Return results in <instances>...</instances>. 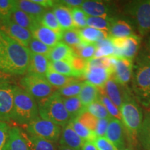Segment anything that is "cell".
Instances as JSON below:
<instances>
[{"instance_id": "cell-8", "label": "cell", "mask_w": 150, "mask_h": 150, "mask_svg": "<svg viewBox=\"0 0 150 150\" xmlns=\"http://www.w3.org/2000/svg\"><path fill=\"white\" fill-rule=\"evenodd\" d=\"M26 132L50 141H59L62 127L52 122L38 118L26 127Z\"/></svg>"}, {"instance_id": "cell-52", "label": "cell", "mask_w": 150, "mask_h": 150, "mask_svg": "<svg viewBox=\"0 0 150 150\" xmlns=\"http://www.w3.org/2000/svg\"><path fill=\"white\" fill-rule=\"evenodd\" d=\"M11 75L6 74V73L0 71V83L11 82Z\"/></svg>"}, {"instance_id": "cell-25", "label": "cell", "mask_w": 150, "mask_h": 150, "mask_svg": "<svg viewBox=\"0 0 150 150\" xmlns=\"http://www.w3.org/2000/svg\"><path fill=\"white\" fill-rule=\"evenodd\" d=\"M79 31L82 41L87 44H96L99 41L109 38L108 31L98 30L89 27L79 29Z\"/></svg>"}, {"instance_id": "cell-20", "label": "cell", "mask_w": 150, "mask_h": 150, "mask_svg": "<svg viewBox=\"0 0 150 150\" xmlns=\"http://www.w3.org/2000/svg\"><path fill=\"white\" fill-rule=\"evenodd\" d=\"M5 150H31L23 133L18 127H11Z\"/></svg>"}, {"instance_id": "cell-17", "label": "cell", "mask_w": 150, "mask_h": 150, "mask_svg": "<svg viewBox=\"0 0 150 150\" xmlns=\"http://www.w3.org/2000/svg\"><path fill=\"white\" fill-rule=\"evenodd\" d=\"M85 142L76 134L69 124L63 127L59 139L60 145L74 150H81Z\"/></svg>"}, {"instance_id": "cell-23", "label": "cell", "mask_w": 150, "mask_h": 150, "mask_svg": "<svg viewBox=\"0 0 150 150\" xmlns=\"http://www.w3.org/2000/svg\"><path fill=\"white\" fill-rule=\"evenodd\" d=\"M16 6L17 8L33 17L39 22V20L47 9L42 6L33 2L32 0H20L16 1Z\"/></svg>"}, {"instance_id": "cell-34", "label": "cell", "mask_w": 150, "mask_h": 150, "mask_svg": "<svg viewBox=\"0 0 150 150\" xmlns=\"http://www.w3.org/2000/svg\"><path fill=\"white\" fill-rule=\"evenodd\" d=\"M99 96L97 101H99V102H101L103 105H104V107L106 108V110H107L109 115L111 116L112 117L116 118V119L122 121L121 114L119 108L111 102V100H110L107 96H106V94L104 93V92L103 91L102 88H99Z\"/></svg>"}, {"instance_id": "cell-44", "label": "cell", "mask_w": 150, "mask_h": 150, "mask_svg": "<svg viewBox=\"0 0 150 150\" xmlns=\"http://www.w3.org/2000/svg\"><path fill=\"white\" fill-rule=\"evenodd\" d=\"M69 63H70L73 70L78 74L79 77L84 76L86 69H87V61L86 60L74 54L69 61Z\"/></svg>"}, {"instance_id": "cell-16", "label": "cell", "mask_w": 150, "mask_h": 150, "mask_svg": "<svg viewBox=\"0 0 150 150\" xmlns=\"http://www.w3.org/2000/svg\"><path fill=\"white\" fill-rule=\"evenodd\" d=\"M33 38L50 47H54L58 43L61 42L63 31H56L42 26L39 23L31 31Z\"/></svg>"}, {"instance_id": "cell-54", "label": "cell", "mask_w": 150, "mask_h": 150, "mask_svg": "<svg viewBox=\"0 0 150 150\" xmlns=\"http://www.w3.org/2000/svg\"><path fill=\"white\" fill-rule=\"evenodd\" d=\"M58 150H74V149H70V148L64 147V146L59 145V148H58Z\"/></svg>"}, {"instance_id": "cell-37", "label": "cell", "mask_w": 150, "mask_h": 150, "mask_svg": "<svg viewBox=\"0 0 150 150\" xmlns=\"http://www.w3.org/2000/svg\"><path fill=\"white\" fill-rule=\"evenodd\" d=\"M83 82H79L74 81L72 83L67 84V85L63 86L61 88L57 90V93L59 94L62 97H78L83 87Z\"/></svg>"}, {"instance_id": "cell-36", "label": "cell", "mask_w": 150, "mask_h": 150, "mask_svg": "<svg viewBox=\"0 0 150 150\" xmlns=\"http://www.w3.org/2000/svg\"><path fill=\"white\" fill-rule=\"evenodd\" d=\"M112 18L109 17H91L88 16L87 27L98 30L108 31L111 25Z\"/></svg>"}, {"instance_id": "cell-29", "label": "cell", "mask_w": 150, "mask_h": 150, "mask_svg": "<svg viewBox=\"0 0 150 150\" xmlns=\"http://www.w3.org/2000/svg\"><path fill=\"white\" fill-rule=\"evenodd\" d=\"M138 140L144 149L150 150V110L145 112L138 131Z\"/></svg>"}, {"instance_id": "cell-45", "label": "cell", "mask_w": 150, "mask_h": 150, "mask_svg": "<svg viewBox=\"0 0 150 150\" xmlns=\"http://www.w3.org/2000/svg\"><path fill=\"white\" fill-rule=\"evenodd\" d=\"M76 119L79 122H80L81 123L83 124L84 126H86L87 128H88L91 131L95 132V128H96L97 122H98L99 119L95 117V116L90 113L89 112H88L87 110H84Z\"/></svg>"}, {"instance_id": "cell-30", "label": "cell", "mask_w": 150, "mask_h": 150, "mask_svg": "<svg viewBox=\"0 0 150 150\" xmlns=\"http://www.w3.org/2000/svg\"><path fill=\"white\" fill-rule=\"evenodd\" d=\"M63 101L65 107L70 116L71 120L76 119L86 110V107L81 102L79 97L67 98L63 97Z\"/></svg>"}, {"instance_id": "cell-50", "label": "cell", "mask_w": 150, "mask_h": 150, "mask_svg": "<svg viewBox=\"0 0 150 150\" xmlns=\"http://www.w3.org/2000/svg\"><path fill=\"white\" fill-rule=\"evenodd\" d=\"M32 1L47 9L49 8H53L57 2V1H53V0H32Z\"/></svg>"}, {"instance_id": "cell-27", "label": "cell", "mask_w": 150, "mask_h": 150, "mask_svg": "<svg viewBox=\"0 0 150 150\" xmlns=\"http://www.w3.org/2000/svg\"><path fill=\"white\" fill-rule=\"evenodd\" d=\"M23 135L31 150H58L59 148L56 142L43 139L27 132L23 133Z\"/></svg>"}, {"instance_id": "cell-15", "label": "cell", "mask_w": 150, "mask_h": 150, "mask_svg": "<svg viewBox=\"0 0 150 150\" xmlns=\"http://www.w3.org/2000/svg\"><path fill=\"white\" fill-rule=\"evenodd\" d=\"M133 69V60L115 56L112 77L120 84L125 86L132 78Z\"/></svg>"}, {"instance_id": "cell-4", "label": "cell", "mask_w": 150, "mask_h": 150, "mask_svg": "<svg viewBox=\"0 0 150 150\" xmlns=\"http://www.w3.org/2000/svg\"><path fill=\"white\" fill-rule=\"evenodd\" d=\"M38 110L42 119L52 122L61 127H64L71 121L70 116L63 104V97L57 91L39 104Z\"/></svg>"}, {"instance_id": "cell-19", "label": "cell", "mask_w": 150, "mask_h": 150, "mask_svg": "<svg viewBox=\"0 0 150 150\" xmlns=\"http://www.w3.org/2000/svg\"><path fill=\"white\" fill-rule=\"evenodd\" d=\"M108 34L109 38H125L136 35L134 33L132 27L128 22L117 18H112Z\"/></svg>"}, {"instance_id": "cell-13", "label": "cell", "mask_w": 150, "mask_h": 150, "mask_svg": "<svg viewBox=\"0 0 150 150\" xmlns=\"http://www.w3.org/2000/svg\"><path fill=\"white\" fill-rule=\"evenodd\" d=\"M105 137L118 150L126 148L125 129L122 121L119 120L114 117L110 118Z\"/></svg>"}, {"instance_id": "cell-32", "label": "cell", "mask_w": 150, "mask_h": 150, "mask_svg": "<svg viewBox=\"0 0 150 150\" xmlns=\"http://www.w3.org/2000/svg\"><path fill=\"white\" fill-rule=\"evenodd\" d=\"M69 125L72 127V128L74 129L76 134L85 141L93 142L97 138L96 134L94 131H91V129L84 126L83 124L79 122L76 119L71 120L69 122Z\"/></svg>"}, {"instance_id": "cell-22", "label": "cell", "mask_w": 150, "mask_h": 150, "mask_svg": "<svg viewBox=\"0 0 150 150\" xmlns=\"http://www.w3.org/2000/svg\"><path fill=\"white\" fill-rule=\"evenodd\" d=\"M52 12L57 19L62 31L75 29L71 9L61 4L57 1L55 6L52 8Z\"/></svg>"}, {"instance_id": "cell-7", "label": "cell", "mask_w": 150, "mask_h": 150, "mask_svg": "<svg viewBox=\"0 0 150 150\" xmlns=\"http://www.w3.org/2000/svg\"><path fill=\"white\" fill-rule=\"evenodd\" d=\"M125 11L134 20L140 34H147L150 31V0L130 1Z\"/></svg>"}, {"instance_id": "cell-6", "label": "cell", "mask_w": 150, "mask_h": 150, "mask_svg": "<svg viewBox=\"0 0 150 150\" xmlns=\"http://www.w3.org/2000/svg\"><path fill=\"white\" fill-rule=\"evenodd\" d=\"M22 89L32 96L38 105L45 101L57 91L45 77L27 74L19 81Z\"/></svg>"}, {"instance_id": "cell-48", "label": "cell", "mask_w": 150, "mask_h": 150, "mask_svg": "<svg viewBox=\"0 0 150 150\" xmlns=\"http://www.w3.org/2000/svg\"><path fill=\"white\" fill-rule=\"evenodd\" d=\"M110 118L98 120L96 128L95 130V133L97 137H105L106 136V133L107 131L108 123H109Z\"/></svg>"}, {"instance_id": "cell-28", "label": "cell", "mask_w": 150, "mask_h": 150, "mask_svg": "<svg viewBox=\"0 0 150 150\" xmlns=\"http://www.w3.org/2000/svg\"><path fill=\"white\" fill-rule=\"evenodd\" d=\"M99 92L98 88L95 87V86L91 83H87V82H84L81 91V93L78 97L81 102L86 108V107L88 106L90 104L97 101Z\"/></svg>"}, {"instance_id": "cell-47", "label": "cell", "mask_w": 150, "mask_h": 150, "mask_svg": "<svg viewBox=\"0 0 150 150\" xmlns=\"http://www.w3.org/2000/svg\"><path fill=\"white\" fill-rule=\"evenodd\" d=\"M93 142L98 150H118L106 137H97Z\"/></svg>"}, {"instance_id": "cell-31", "label": "cell", "mask_w": 150, "mask_h": 150, "mask_svg": "<svg viewBox=\"0 0 150 150\" xmlns=\"http://www.w3.org/2000/svg\"><path fill=\"white\" fill-rule=\"evenodd\" d=\"M45 78L48 81L49 83L51 84L52 86H54V88H56V89L61 88L63 86L76 81L75 78L65 76V75L56 72L50 67L49 68L47 72Z\"/></svg>"}, {"instance_id": "cell-26", "label": "cell", "mask_w": 150, "mask_h": 150, "mask_svg": "<svg viewBox=\"0 0 150 150\" xmlns=\"http://www.w3.org/2000/svg\"><path fill=\"white\" fill-rule=\"evenodd\" d=\"M74 55L72 47L60 42L52 48L51 52L49 54L48 59L50 61H68Z\"/></svg>"}, {"instance_id": "cell-40", "label": "cell", "mask_w": 150, "mask_h": 150, "mask_svg": "<svg viewBox=\"0 0 150 150\" xmlns=\"http://www.w3.org/2000/svg\"><path fill=\"white\" fill-rule=\"evenodd\" d=\"M86 110L97 119H106V118L112 117L104 105L99 101H96L93 104H90L86 107Z\"/></svg>"}, {"instance_id": "cell-39", "label": "cell", "mask_w": 150, "mask_h": 150, "mask_svg": "<svg viewBox=\"0 0 150 150\" xmlns=\"http://www.w3.org/2000/svg\"><path fill=\"white\" fill-rule=\"evenodd\" d=\"M39 23L42 26L54 30L56 31H63L59 22L57 21L56 16L54 13L51 11H47L44 14L41 16L39 20Z\"/></svg>"}, {"instance_id": "cell-12", "label": "cell", "mask_w": 150, "mask_h": 150, "mask_svg": "<svg viewBox=\"0 0 150 150\" xmlns=\"http://www.w3.org/2000/svg\"><path fill=\"white\" fill-rule=\"evenodd\" d=\"M102 89L106 96L119 108V110L125 99L131 95L125 86L120 84L113 77L110 78L106 82Z\"/></svg>"}, {"instance_id": "cell-43", "label": "cell", "mask_w": 150, "mask_h": 150, "mask_svg": "<svg viewBox=\"0 0 150 150\" xmlns=\"http://www.w3.org/2000/svg\"><path fill=\"white\" fill-rule=\"evenodd\" d=\"M73 22L75 28L83 29L87 27L88 16L81 8H75L71 9Z\"/></svg>"}, {"instance_id": "cell-49", "label": "cell", "mask_w": 150, "mask_h": 150, "mask_svg": "<svg viewBox=\"0 0 150 150\" xmlns=\"http://www.w3.org/2000/svg\"><path fill=\"white\" fill-rule=\"evenodd\" d=\"M58 2L67 7L68 8L72 9L80 8L81 6L83 3V1L82 0H63V1H58Z\"/></svg>"}, {"instance_id": "cell-53", "label": "cell", "mask_w": 150, "mask_h": 150, "mask_svg": "<svg viewBox=\"0 0 150 150\" xmlns=\"http://www.w3.org/2000/svg\"><path fill=\"white\" fill-rule=\"evenodd\" d=\"M4 69V48L1 37H0V71L3 72Z\"/></svg>"}, {"instance_id": "cell-42", "label": "cell", "mask_w": 150, "mask_h": 150, "mask_svg": "<svg viewBox=\"0 0 150 150\" xmlns=\"http://www.w3.org/2000/svg\"><path fill=\"white\" fill-rule=\"evenodd\" d=\"M27 48L29 49L31 53L40 54V55H44L48 57L49 54L51 52L52 47L46 45L44 43L33 38L30 41Z\"/></svg>"}, {"instance_id": "cell-46", "label": "cell", "mask_w": 150, "mask_h": 150, "mask_svg": "<svg viewBox=\"0 0 150 150\" xmlns=\"http://www.w3.org/2000/svg\"><path fill=\"white\" fill-rule=\"evenodd\" d=\"M10 129L8 124L0 121V150H5Z\"/></svg>"}, {"instance_id": "cell-55", "label": "cell", "mask_w": 150, "mask_h": 150, "mask_svg": "<svg viewBox=\"0 0 150 150\" xmlns=\"http://www.w3.org/2000/svg\"><path fill=\"white\" fill-rule=\"evenodd\" d=\"M121 150H132V149H129V148H125V149H121Z\"/></svg>"}, {"instance_id": "cell-14", "label": "cell", "mask_w": 150, "mask_h": 150, "mask_svg": "<svg viewBox=\"0 0 150 150\" xmlns=\"http://www.w3.org/2000/svg\"><path fill=\"white\" fill-rule=\"evenodd\" d=\"M112 74L113 69L112 67H87L84 76L87 83L98 88H102Z\"/></svg>"}, {"instance_id": "cell-18", "label": "cell", "mask_w": 150, "mask_h": 150, "mask_svg": "<svg viewBox=\"0 0 150 150\" xmlns=\"http://www.w3.org/2000/svg\"><path fill=\"white\" fill-rule=\"evenodd\" d=\"M50 61L47 56L31 52L29 65L27 74L45 77L50 68Z\"/></svg>"}, {"instance_id": "cell-51", "label": "cell", "mask_w": 150, "mask_h": 150, "mask_svg": "<svg viewBox=\"0 0 150 150\" xmlns=\"http://www.w3.org/2000/svg\"><path fill=\"white\" fill-rule=\"evenodd\" d=\"M81 150H98L95 143L92 141H86Z\"/></svg>"}, {"instance_id": "cell-11", "label": "cell", "mask_w": 150, "mask_h": 150, "mask_svg": "<svg viewBox=\"0 0 150 150\" xmlns=\"http://www.w3.org/2000/svg\"><path fill=\"white\" fill-rule=\"evenodd\" d=\"M0 30L26 47H28L30 41L33 38L31 31L19 26L11 19L6 21H0Z\"/></svg>"}, {"instance_id": "cell-9", "label": "cell", "mask_w": 150, "mask_h": 150, "mask_svg": "<svg viewBox=\"0 0 150 150\" xmlns=\"http://www.w3.org/2000/svg\"><path fill=\"white\" fill-rule=\"evenodd\" d=\"M110 38L115 47L114 56L133 60L139 49V37L134 35L125 38Z\"/></svg>"}, {"instance_id": "cell-33", "label": "cell", "mask_w": 150, "mask_h": 150, "mask_svg": "<svg viewBox=\"0 0 150 150\" xmlns=\"http://www.w3.org/2000/svg\"><path fill=\"white\" fill-rule=\"evenodd\" d=\"M96 45L97 50L93 59L108 57V56H114L115 54V47L110 38L99 41L96 43Z\"/></svg>"}, {"instance_id": "cell-35", "label": "cell", "mask_w": 150, "mask_h": 150, "mask_svg": "<svg viewBox=\"0 0 150 150\" xmlns=\"http://www.w3.org/2000/svg\"><path fill=\"white\" fill-rule=\"evenodd\" d=\"M50 67L55 72L70 77L78 78V74L75 72L68 61H50Z\"/></svg>"}, {"instance_id": "cell-3", "label": "cell", "mask_w": 150, "mask_h": 150, "mask_svg": "<svg viewBox=\"0 0 150 150\" xmlns=\"http://www.w3.org/2000/svg\"><path fill=\"white\" fill-rule=\"evenodd\" d=\"M132 88L137 100L146 107L150 106V56L137 59L133 69Z\"/></svg>"}, {"instance_id": "cell-2", "label": "cell", "mask_w": 150, "mask_h": 150, "mask_svg": "<svg viewBox=\"0 0 150 150\" xmlns=\"http://www.w3.org/2000/svg\"><path fill=\"white\" fill-rule=\"evenodd\" d=\"M39 116L38 105L34 98L20 86L15 85L11 120L27 126L40 117Z\"/></svg>"}, {"instance_id": "cell-24", "label": "cell", "mask_w": 150, "mask_h": 150, "mask_svg": "<svg viewBox=\"0 0 150 150\" xmlns=\"http://www.w3.org/2000/svg\"><path fill=\"white\" fill-rule=\"evenodd\" d=\"M11 20L20 27L28 29L31 32L39 24V22L37 20L20 10L16 6L13 11Z\"/></svg>"}, {"instance_id": "cell-21", "label": "cell", "mask_w": 150, "mask_h": 150, "mask_svg": "<svg viewBox=\"0 0 150 150\" xmlns=\"http://www.w3.org/2000/svg\"><path fill=\"white\" fill-rule=\"evenodd\" d=\"M80 8L91 17H108L110 11L109 4L102 1H83Z\"/></svg>"}, {"instance_id": "cell-1", "label": "cell", "mask_w": 150, "mask_h": 150, "mask_svg": "<svg viewBox=\"0 0 150 150\" xmlns=\"http://www.w3.org/2000/svg\"><path fill=\"white\" fill-rule=\"evenodd\" d=\"M4 48L3 72L10 75H23L27 72L31 52L0 30Z\"/></svg>"}, {"instance_id": "cell-5", "label": "cell", "mask_w": 150, "mask_h": 150, "mask_svg": "<svg viewBox=\"0 0 150 150\" xmlns=\"http://www.w3.org/2000/svg\"><path fill=\"white\" fill-rule=\"evenodd\" d=\"M122 122L130 140L136 142L138 140V131L141 127L143 114L142 109L136 101L130 95L125 99L120 108Z\"/></svg>"}, {"instance_id": "cell-41", "label": "cell", "mask_w": 150, "mask_h": 150, "mask_svg": "<svg viewBox=\"0 0 150 150\" xmlns=\"http://www.w3.org/2000/svg\"><path fill=\"white\" fill-rule=\"evenodd\" d=\"M16 8V1L0 0V21L10 20Z\"/></svg>"}, {"instance_id": "cell-38", "label": "cell", "mask_w": 150, "mask_h": 150, "mask_svg": "<svg viewBox=\"0 0 150 150\" xmlns=\"http://www.w3.org/2000/svg\"><path fill=\"white\" fill-rule=\"evenodd\" d=\"M61 42L70 46V47L81 44L83 41L81 38L79 29H69L63 31Z\"/></svg>"}, {"instance_id": "cell-10", "label": "cell", "mask_w": 150, "mask_h": 150, "mask_svg": "<svg viewBox=\"0 0 150 150\" xmlns=\"http://www.w3.org/2000/svg\"><path fill=\"white\" fill-rule=\"evenodd\" d=\"M14 84L11 82L0 83V121H11L13 108Z\"/></svg>"}]
</instances>
